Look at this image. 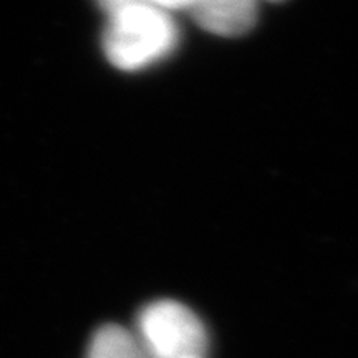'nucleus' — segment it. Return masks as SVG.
<instances>
[{
    "instance_id": "1",
    "label": "nucleus",
    "mask_w": 358,
    "mask_h": 358,
    "mask_svg": "<svg viewBox=\"0 0 358 358\" xmlns=\"http://www.w3.org/2000/svg\"><path fill=\"white\" fill-rule=\"evenodd\" d=\"M106 17L103 52L111 65L123 71L146 70L166 60L181 40L171 13L148 2Z\"/></svg>"
},
{
    "instance_id": "2",
    "label": "nucleus",
    "mask_w": 358,
    "mask_h": 358,
    "mask_svg": "<svg viewBox=\"0 0 358 358\" xmlns=\"http://www.w3.org/2000/svg\"><path fill=\"white\" fill-rule=\"evenodd\" d=\"M136 338L145 358H194L208 350V330L185 303L163 299L141 308Z\"/></svg>"
},
{
    "instance_id": "3",
    "label": "nucleus",
    "mask_w": 358,
    "mask_h": 358,
    "mask_svg": "<svg viewBox=\"0 0 358 358\" xmlns=\"http://www.w3.org/2000/svg\"><path fill=\"white\" fill-rule=\"evenodd\" d=\"M189 12L206 32L241 37L256 25L259 0H198Z\"/></svg>"
},
{
    "instance_id": "4",
    "label": "nucleus",
    "mask_w": 358,
    "mask_h": 358,
    "mask_svg": "<svg viewBox=\"0 0 358 358\" xmlns=\"http://www.w3.org/2000/svg\"><path fill=\"white\" fill-rule=\"evenodd\" d=\"M87 358H145L136 335L122 325H103L88 343Z\"/></svg>"
},
{
    "instance_id": "5",
    "label": "nucleus",
    "mask_w": 358,
    "mask_h": 358,
    "mask_svg": "<svg viewBox=\"0 0 358 358\" xmlns=\"http://www.w3.org/2000/svg\"><path fill=\"white\" fill-rule=\"evenodd\" d=\"M146 2L173 13L174 10H191L198 0H146Z\"/></svg>"
},
{
    "instance_id": "6",
    "label": "nucleus",
    "mask_w": 358,
    "mask_h": 358,
    "mask_svg": "<svg viewBox=\"0 0 358 358\" xmlns=\"http://www.w3.org/2000/svg\"><path fill=\"white\" fill-rule=\"evenodd\" d=\"M143 2H146V0H96V3L101 7V10L105 12L106 15Z\"/></svg>"
},
{
    "instance_id": "7",
    "label": "nucleus",
    "mask_w": 358,
    "mask_h": 358,
    "mask_svg": "<svg viewBox=\"0 0 358 358\" xmlns=\"http://www.w3.org/2000/svg\"><path fill=\"white\" fill-rule=\"evenodd\" d=\"M267 2H282V0H267Z\"/></svg>"
},
{
    "instance_id": "8",
    "label": "nucleus",
    "mask_w": 358,
    "mask_h": 358,
    "mask_svg": "<svg viewBox=\"0 0 358 358\" xmlns=\"http://www.w3.org/2000/svg\"><path fill=\"white\" fill-rule=\"evenodd\" d=\"M194 358H204V357H194Z\"/></svg>"
}]
</instances>
